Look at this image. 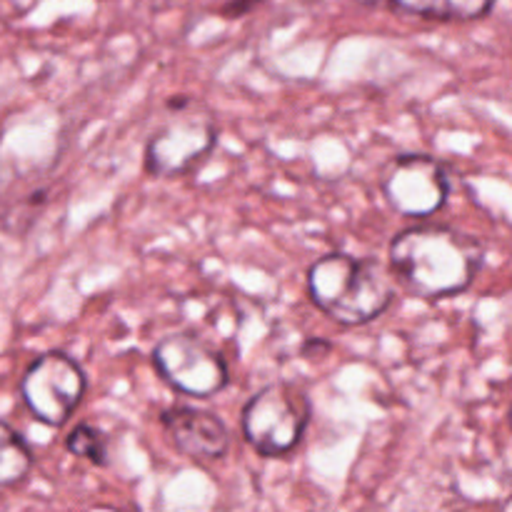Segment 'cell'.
I'll use <instances>...</instances> for the list:
<instances>
[{
  "label": "cell",
  "mask_w": 512,
  "mask_h": 512,
  "mask_svg": "<svg viewBox=\"0 0 512 512\" xmlns=\"http://www.w3.org/2000/svg\"><path fill=\"white\" fill-rule=\"evenodd\" d=\"M480 240L450 225H413L390 240L388 268L405 293L443 300L465 293L483 268Z\"/></svg>",
  "instance_id": "obj_1"
},
{
  "label": "cell",
  "mask_w": 512,
  "mask_h": 512,
  "mask_svg": "<svg viewBox=\"0 0 512 512\" xmlns=\"http://www.w3.org/2000/svg\"><path fill=\"white\" fill-rule=\"evenodd\" d=\"M308 293L315 308L345 328L378 320L395 300V278L378 258L333 250L308 268Z\"/></svg>",
  "instance_id": "obj_2"
},
{
  "label": "cell",
  "mask_w": 512,
  "mask_h": 512,
  "mask_svg": "<svg viewBox=\"0 0 512 512\" xmlns=\"http://www.w3.org/2000/svg\"><path fill=\"white\" fill-rule=\"evenodd\" d=\"M313 418V403L293 383H270L245 403L240 415L243 438L260 458H285L303 440Z\"/></svg>",
  "instance_id": "obj_3"
},
{
  "label": "cell",
  "mask_w": 512,
  "mask_h": 512,
  "mask_svg": "<svg viewBox=\"0 0 512 512\" xmlns=\"http://www.w3.org/2000/svg\"><path fill=\"white\" fill-rule=\"evenodd\" d=\"M218 123L208 110H198L195 100L168 110L145 143V173L153 178H178L203 163L218 143Z\"/></svg>",
  "instance_id": "obj_4"
},
{
  "label": "cell",
  "mask_w": 512,
  "mask_h": 512,
  "mask_svg": "<svg viewBox=\"0 0 512 512\" xmlns=\"http://www.w3.org/2000/svg\"><path fill=\"white\" fill-rule=\"evenodd\" d=\"M88 378L75 358L63 350H48L25 368L20 398L38 423L63 428L83 403Z\"/></svg>",
  "instance_id": "obj_5"
},
{
  "label": "cell",
  "mask_w": 512,
  "mask_h": 512,
  "mask_svg": "<svg viewBox=\"0 0 512 512\" xmlns=\"http://www.w3.org/2000/svg\"><path fill=\"white\" fill-rule=\"evenodd\" d=\"M153 365L175 393L188 398H213L230 383L223 353L190 330L160 338L153 348Z\"/></svg>",
  "instance_id": "obj_6"
},
{
  "label": "cell",
  "mask_w": 512,
  "mask_h": 512,
  "mask_svg": "<svg viewBox=\"0 0 512 512\" xmlns=\"http://www.w3.org/2000/svg\"><path fill=\"white\" fill-rule=\"evenodd\" d=\"M380 190L395 213L405 218H430L453 190L448 165L428 153H400L380 173Z\"/></svg>",
  "instance_id": "obj_7"
},
{
  "label": "cell",
  "mask_w": 512,
  "mask_h": 512,
  "mask_svg": "<svg viewBox=\"0 0 512 512\" xmlns=\"http://www.w3.org/2000/svg\"><path fill=\"white\" fill-rule=\"evenodd\" d=\"M160 425L170 443L185 458L213 463L228 455L230 430L220 415L213 410L198 408L188 403H173L160 413Z\"/></svg>",
  "instance_id": "obj_8"
},
{
  "label": "cell",
  "mask_w": 512,
  "mask_h": 512,
  "mask_svg": "<svg viewBox=\"0 0 512 512\" xmlns=\"http://www.w3.org/2000/svg\"><path fill=\"white\" fill-rule=\"evenodd\" d=\"M363 5H385L398 13L418 15L438 23H465L478 20L493 10L495 0H360Z\"/></svg>",
  "instance_id": "obj_9"
},
{
  "label": "cell",
  "mask_w": 512,
  "mask_h": 512,
  "mask_svg": "<svg viewBox=\"0 0 512 512\" xmlns=\"http://www.w3.org/2000/svg\"><path fill=\"white\" fill-rule=\"evenodd\" d=\"M33 470V450L23 435L0 420V490L15 488Z\"/></svg>",
  "instance_id": "obj_10"
},
{
  "label": "cell",
  "mask_w": 512,
  "mask_h": 512,
  "mask_svg": "<svg viewBox=\"0 0 512 512\" xmlns=\"http://www.w3.org/2000/svg\"><path fill=\"white\" fill-rule=\"evenodd\" d=\"M65 450L80 460H88L95 468H108L110 450H108V435L98 428V425L80 423L65 438Z\"/></svg>",
  "instance_id": "obj_11"
},
{
  "label": "cell",
  "mask_w": 512,
  "mask_h": 512,
  "mask_svg": "<svg viewBox=\"0 0 512 512\" xmlns=\"http://www.w3.org/2000/svg\"><path fill=\"white\" fill-rule=\"evenodd\" d=\"M260 3H263V0H228L225 5H220L218 13L223 15V18H243V15L253 13Z\"/></svg>",
  "instance_id": "obj_12"
},
{
  "label": "cell",
  "mask_w": 512,
  "mask_h": 512,
  "mask_svg": "<svg viewBox=\"0 0 512 512\" xmlns=\"http://www.w3.org/2000/svg\"><path fill=\"white\" fill-rule=\"evenodd\" d=\"M333 350V345L328 343V340H320V338H310L305 340L303 348H300V355H305V358H313V355H325Z\"/></svg>",
  "instance_id": "obj_13"
},
{
  "label": "cell",
  "mask_w": 512,
  "mask_h": 512,
  "mask_svg": "<svg viewBox=\"0 0 512 512\" xmlns=\"http://www.w3.org/2000/svg\"><path fill=\"white\" fill-rule=\"evenodd\" d=\"M508 423H510V428H512V408H510V413H508Z\"/></svg>",
  "instance_id": "obj_14"
}]
</instances>
